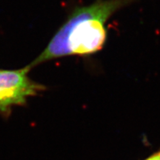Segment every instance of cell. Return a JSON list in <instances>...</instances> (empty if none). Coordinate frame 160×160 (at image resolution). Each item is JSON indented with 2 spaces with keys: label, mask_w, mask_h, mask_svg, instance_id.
Listing matches in <instances>:
<instances>
[{
  "label": "cell",
  "mask_w": 160,
  "mask_h": 160,
  "mask_svg": "<svg viewBox=\"0 0 160 160\" xmlns=\"http://www.w3.org/2000/svg\"><path fill=\"white\" fill-rule=\"evenodd\" d=\"M137 0H96L76 7L40 54L30 64H39L66 57H85L101 51L108 39V21L117 11Z\"/></svg>",
  "instance_id": "obj_1"
},
{
  "label": "cell",
  "mask_w": 160,
  "mask_h": 160,
  "mask_svg": "<svg viewBox=\"0 0 160 160\" xmlns=\"http://www.w3.org/2000/svg\"><path fill=\"white\" fill-rule=\"evenodd\" d=\"M29 65L16 70L0 69V113L8 116L12 108L25 105L28 98L45 89L29 77Z\"/></svg>",
  "instance_id": "obj_2"
},
{
  "label": "cell",
  "mask_w": 160,
  "mask_h": 160,
  "mask_svg": "<svg viewBox=\"0 0 160 160\" xmlns=\"http://www.w3.org/2000/svg\"><path fill=\"white\" fill-rule=\"evenodd\" d=\"M145 160H160V150L153 154L150 156L148 158H147Z\"/></svg>",
  "instance_id": "obj_3"
}]
</instances>
